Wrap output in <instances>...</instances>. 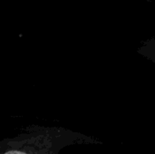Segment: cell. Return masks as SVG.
Here are the masks:
<instances>
[{
	"instance_id": "cell-1",
	"label": "cell",
	"mask_w": 155,
	"mask_h": 154,
	"mask_svg": "<svg viewBox=\"0 0 155 154\" xmlns=\"http://www.w3.org/2000/svg\"><path fill=\"white\" fill-rule=\"evenodd\" d=\"M96 138L62 127L32 125L0 143V154H59L71 145L101 144Z\"/></svg>"
},
{
	"instance_id": "cell-2",
	"label": "cell",
	"mask_w": 155,
	"mask_h": 154,
	"mask_svg": "<svg viewBox=\"0 0 155 154\" xmlns=\"http://www.w3.org/2000/svg\"><path fill=\"white\" fill-rule=\"evenodd\" d=\"M139 53L155 64V38L144 43V44L140 48Z\"/></svg>"
}]
</instances>
